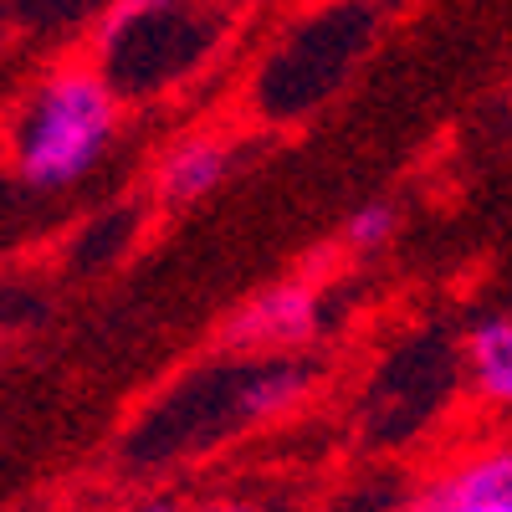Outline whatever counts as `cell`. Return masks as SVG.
Wrapping results in <instances>:
<instances>
[{
  "instance_id": "cell-5",
  "label": "cell",
  "mask_w": 512,
  "mask_h": 512,
  "mask_svg": "<svg viewBox=\"0 0 512 512\" xmlns=\"http://www.w3.org/2000/svg\"><path fill=\"white\" fill-rule=\"evenodd\" d=\"M466 374L487 405H512V318L492 313L466 333Z\"/></svg>"
},
{
  "instance_id": "cell-7",
  "label": "cell",
  "mask_w": 512,
  "mask_h": 512,
  "mask_svg": "<svg viewBox=\"0 0 512 512\" xmlns=\"http://www.w3.org/2000/svg\"><path fill=\"white\" fill-rule=\"evenodd\" d=\"M395 231H400V210L384 205V200H374V205H359L354 216L344 221V246H354V251H379L384 241H395Z\"/></svg>"
},
{
  "instance_id": "cell-9",
  "label": "cell",
  "mask_w": 512,
  "mask_h": 512,
  "mask_svg": "<svg viewBox=\"0 0 512 512\" xmlns=\"http://www.w3.org/2000/svg\"><path fill=\"white\" fill-rule=\"evenodd\" d=\"M134 512H175L169 502H144V507H134Z\"/></svg>"
},
{
  "instance_id": "cell-1",
  "label": "cell",
  "mask_w": 512,
  "mask_h": 512,
  "mask_svg": "<svg viewBox=\"0 0 512 512\" xmlns=\"http://www.w3.org/2000/svg\"><path fill=\"white\" fill-rule=\"evenodd\" d=\"M118 139V88L98 67H57L11 118V159L36 190H67Z\"/></svg>"
},
{
  "instance_id": "cell-2",
  "label": "cell",
  "mask_w": 512,
  "mask_h": 512,
  "mask_svg": "<svg viewBox=\"0 0 512 512\" xmlns=\"http://www.w3.org/2000/svg\"><path fill=\"white\" fill-rule=\"evenodd\" d=\"M318 328H323L318 292L303 282H282L272 292H256L231 318L226 344L241 354H287L297 344H308V338H318Z\"/></svg>"
},
{
  "instance_id": "cell-10",
  "label": "cell",
  "mask_w": 512,
  "mask_h": 512,
  "mask_svg": "<svg viewBox=\"0 0 512 512\" xmlns=\"http://www.w3.org/2000/svg\"><path fill=\"white\" fill-rule=\"evenodd\" d=\"M441 512H502V507H441Z\"/></svg>"
},
{
  "instance_id": "cell-8",
  "label": "cell",
  "mask_w": 512,
  "mask_h": 512,
  "mask_svg": "<svg viewBox=\"0 0 512 512\" xmlns=\"http://www.w3.org/2000/svg\"><path fill=\"white\" fill-rule=\"evenodd\" d=\"M195 512H256V507H246V502H210V507H195Z\"/></svg>"
},
{
  "instance_id": "cell-4",
  "label": "cell",
  "mask_w": 512,
  "mask_h": 512,
  "mask_svg": "<svg viewBox=\"0 0 512 512\" xmlns=\"http://www.w3.org/2000/svg\"><path fill=\"white\" fill-rule=\"evenodd\" d=\"M226 169H231V149L221 139H180L159 159V195L169 205L200 200L226 180Z\"/></svg>"
},
{
  "instance_id": "cell-3",
  "label": "cell",
  "mask_w": 512,
  "mask_h": 512,
  "mask_svg": "<svg viewBox=\"0 0 512 512\" xmlns=\"http://www.w3.org/2000/svg\"><path fill=\"white\" fill-rule=\"evenodd\" d=\"M441 507H502L512 512V446L482 451L472 461H461L446 482L431 487V512Z\"/></svg>"
},
{
  "instance_id": "cell-6",
  "label": "cell",
  "mask_w": 512,
  "mask_h": 512,
  "mask_svg": "<svg viewBox=\"0 0 512 512\" xmlns=\"http://www.w3.org/2000/svg\"><path fill=\"white\" fill-rule=\"evenodd\" d=\"M303 395H308V374L297 369V364H262V369H251L241 379L236 405H241L246 420H267V415L292 410Z\"/></svg>"
}]
</instances>
